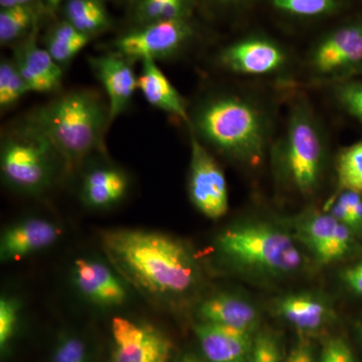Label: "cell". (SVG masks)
Returning <instances> with one entry per match:
<instances>
[{
	"mask_svg": "<svg viewBox=\"0 0 362 362\" xmlns=\"http://www.w3.org/2000/svg\"><path fill=\"white\" fill-rule=\"evenodd\" d=\"M101 245L124 280L153 299L175 301L201 284L202 271L194 252L173 235L112 228L101 233Z\"/></svg>",
	"mask_w": 362,
	"mask_h": 362,
	"instance_id": "cell-1",
	"label": "cell"
},
{
	"mask_svg": "<svg viewBox=\"0 0 362 362\" xmlns=\"http://www.w3.org/2000/svg\"><path fill=\"white\" fill-rule=\"evenodd\" d=\"M187 126L207 148L250 168L261 164L276 137L271 105L240 90L204 98L189 111Z\"/></svg>",
	"mask_w": 362,
	"mask_h": 362,
	"instance_id": "cell-2",
	"label": "cell"
},
{
	"mask_svg": "<svg viewBox=\"0 0 362 362\" xmlns=\"http://www.w3.org/2000/svg\"><path fill=\"white\" fill-rule=\"evenodd\" d=\"M285 127L271 146L277 177L303 197L315 195L322 183L329 143L322 121L304 94L294 95Z\"/></svg>",
	"mask_w": 362,
	"mask_h": 362,
	"instance_id": "cell-3",
	"label": "cell"
},
{
	"mask_svg": "<svg viewBox=\"0 0 362 362\" xmlns=\"http://www.w3.org/2000/svg\"><path fill=\"white\" fill-rule=\"evenodd\" d=\"M28 118L47 135L68 170L94 152H103L109 108L94 90H70L35 109Z\"/></svg>",
	"mask_w": 362,
	"mask_h": 362,
	"instance_id": "cell-4",
	"label": "cell"
},
{
	"mask_svg": "<svg viewBox=\"0 0 362 362\" xmlns=\"http://www.w3.org/2000/svg\"><path fill=\"white\" fill-rule=\"evenodd\" d=\"M221 258L240 271L269 278H286L303 270L306 259L291 232L265 221H245L218 235Z\"/></svg>",
	"mask_w": 362,
	"mask_h": 362,
	"instance_id": "cell-5",
	"label": "cell"
},
{
	"mask_svg": "<svg viewBox=\"0 0 362 362\" xmlns=\"http://www.w3.org/2000/svg\"><path fill=\"white\" fill-rule=\"evenodd\" d=\"M59 164L64 162L54 145L28 117L2 133L0 173L4 185L14 192H44L52 185Z\"/></svg>",
	"mask_w": 362,
	"mask_h": 362,
	"instance_id": "cell-6",
	"label": "cell"
},
{
	"mask_svg": "<svg viewBox=\"0 0 362 362\" xmlns=\"http://www.w3.org/2000/svg\"><path fill=\"white\" fill-rule=\"evenodd\" d=\"M309 85L330 88L362 77V13L321 35L302 63Z\"/></svg>",
	"mask_w": 362,
	"mask_h": 362,
	"instance_id": "cell-7",
	"label": "cell"
},
{
	"mask_svg": "<svg viewBox=\"0 0 362 362\" xmlns=\"http://www.w3.org/2000/svg\"><path fill=\"white\" fill-rule=\"evenodd\" d=\"M216 59L218 66L232 75L270 80L286 87L294 82V57L268 35L255 33L240 37L221 49Z\"/></svg>",
	"mask_w": 362,
	"mask_h": 362,
	"instance_id": "cell-8",
	"label": "cell"
},
{
	"mask_svg": "<svg viewBox=\"0 0 362 362\" xmlns=\"http://www.w3.org/2000/svg\"><path fill=\"white\" fill-rule=\"evenodd\" d=\"M292 233L317 263H338L361 252V239L326 211L307 209L291 221Z\"/></svg>",
	"mask_w": 362,
	"mask_h": 362,
	"instance_id": "cell-9",
	"label": "cell"
},
{
	"mask_svg": "<svg viewBox=\"0 0 362 362\" xmlns=\"http://www.w3.org/2000/svg\"><path fill=\"white\" fill-rule=\"evenodd\" d=\"M195 35L197 28L192 18L154 21L133 26L117 37L113 42V52L133 64L146 59H173L189 47Z\"/></svg>",
	"mask_w": 362,
	"mask_h": 362,
	"instance_id": "cell-10",
	"label": "cell"
},
{
	"mask_svg": "<svg viewBox=\"0 0 362 362\" xmlns=\"http://www.w3.org/2000/svg\"><path fill=\"white\" fill-rule=\"evenodd\" d=\"M190 136L188 195L199 213L209 220H220L228 211V190L225 173L209 148Z\"/></svg>",
	"mask_w": 362,
	"mask_h": 362,
	"instance_id": "cell-11",
	"label": "cell"
},
{
	"mask_svg": "<svg viewBox=\"0 0 362 362\" xmlns=\"http://www.w3.org/2000/svg\"><path fill=\"white\" fill-rule=\"evenodd\" d=\"M111 362H171L170 338L152 324L115 317L111 323Z\"/></svg>",
	"mask_w": 362,
	"mask_h": 362,
	"instance_id": "cell-12",
	"label": "cell"
},
{
	"mask_svg": "<svg viewBox=\"0 0 362 362\" xmlns=\"http://www.w3.org/2000/svg\"><path fill=\"white\" fill-rule=\"evenodd\" d=\"M71 272L78 292L90 304L110 309L127 301L126 281L115 268L98 259L82 258L76 259Z\"/></svg>",
	"mask_w": 362,
	"mask_h": 362,
	"instance_id": "cell-13",
	"label": "cell"
},
{
	"mask_svg": "<svg viewBox=\"0 0 362 362\" xmlns=\"http://www.w3.org/2000/svg\"><path fill=\"white\" fill-rule=\"evenodd\" d=\"M88 63L106 92L109 100V120L113 122L129 108L138 89V77L133 63L115 52L89 57Z\"/></svg>",
	"mask_w": 362,
	"mask_h": 362,
	"instance_id": "cell-14",
	"label": "cell"
},
{
	"mask_svg": "<svg viewBox=\"0 0 362 362\" xmlns=\"http://www.w3.org/2000/svg\"><path fill=\"white\" fill-rule=\"evenodd\" d=\"M40 28L14 45L13 59L30 92L58 93L63 84L64 69L44 47L37 44Z\"/></svg>",
	"mask_w": 362,
	"mask_h": 362,
	"instance_id": "cell-15",
	"label": "cell"
},
{
	"mask_svg": "<svg viewBox=\"0 0 362 362\" xmlns=\"http://www.w3.org/2000/svg\"><path fill=\"white\" fill-rule=\"evenodd\" d=\"M62 230L45 218H32L18 221L6 228L0 240V259L4 263L21 261L52 246Z\"/></svg>",
	"mask_w": 362,
	"mask_h": 362,
	"instance_id": "cell-16",
	"label": "cell"
},
{
	"mask_svg": "<svg viewBox=\"0 0 362 362\" xmlns=\"http://www.w3.org/2000/svg\"><path fill=\"white\" fill-rule=\"evenodd\" d=\"M199 322L214 324L230 329L256 333L259 312L252 302L235 293L221 292L202 300L197 306Z\"/></svg>",
	"mask_w": 362,
	"mask_h": 362,
	"instance_id": "cell-17",
	"label": "cell"
},
{
	"mask_svg": "<svg viewBox=\"0 0 362 362\" xmlns=\"http://www.w3.org/2000/svg\"><path fill=\"white\" fill-rule=\"evenodd\" d=\"M273 308L282 320L303 334L322 330L335 316L330 302L312 292L292 293L278 298Z\"/></svg>",
	"mask_w": 362,
	"mask_h": 362,
	"instance_id": "cell-18",
	"label": "cell"
},
{
	"mask_svg": "<svg viewBox=\"0 0 362 362\" xmlns=\"http://www.w3.org/2000/svg\"><path fill=\"white\" fill-rule=\"evenodd\" d=\"M204 362H247L256 333L199 322L194 327Z\"/></svg>",
	"mask_w": 362,
	"mask_h": 362,
	"instance_id": "cell-19",
	"label": "cell"
},
{
	"mask_svg": "<svg viewBox=\"0 0 362 362\" xmlns=\"http://www.w3.org/2000/svg\"><path fill=\"white\" fill-rule=\"evenodd\" d=\"M141 74L138 76V89L141 90L145 100L154 108L165 112L169 115L189 121V109L185 98L181 96L175 86L151 59L141 62Z\"/></svg>",
	"mask_w": 362,
	"mask_h": 362,
	"instance_id": "cell-20",
	"label": "cell"
},
{
	"mask_svg": "<svg viewBox=\"0 0 362 362\" xmlns=\"http://www.w3.org/2000/svg\"><path fill=\"white\" fill-rule=\"evenodd\" d=\"M129 188V178L122 169L98 165L83 177L81 197L88 206L108 209L122 201Z\"/></svg>",
	"mask_w": 362,
	"mask_h": 362,
	"instance_id": "cell-21",
	"label": "cell"
},
{
	"mask_svg": "<svg viewBox=\"0 0 362 362\" xmlns=\"http://www.w3.org/2000/svg\"><path fill=\"white\" fill-rule=\"evenodd\" d=\"M62 13L64 20L93 37L110 30L113 25L105 0H65Z\"/></svg>",
	"mask_w": 362,
	"mask_h": 362,
	"instance_id": "cell-22",
	"label": "cell"
},
{
	"mask_svg": "<svg viewBox=\"0 0 362 362\" xmlns=\"http://www.w3.org/2000/svg\"><path fill=\"white\" fill-rule=\"evenodd\" d=\"M130 18L133 26L154 21L192 20L197 0H131Z\"/></svg>",
	"mask_w": 362,
	"mask_h": 362,
	"instance_id": "cell-23",
	"label": "cell"
},
{
	"mask_svg": "<svg viewBox=\"0 0 362 362\" xmlns=\"http://www.w3.org/2000/svg\"><path fill=\"white\" fill-rule=\"evenodd\" d=\"M49 13L44 4L21 6L0 9V45H18L35 28H40V18Z\"/></svg>",
	"mask_w": 362,
	"mask_h": 362,
	"instance_id": "cell-24",
	"label": "cell"
},
{
	"mask_svg": "<svg viewBox=\"0 0 362 362\" xmlns=\"http://www.w3.org/2000/svg\"><path fill=\"white\" fill-rule=\"evenodd\" d=\"M95 37L80 32L66 20L57 21L44 37V47L62 68L70 65L73 59Z\"/></svg>",
	"mask_w": 362,
	"mask_h": 362,
	"instance_id": "cell-25",
	"label": "cell"
},
{
	"mask_svg": "<svg viewBox=\"0 0 362 362\" xmlns=\"http://www.w3.org/2000/svg\"><path fill=\"white\" fill-rule=\"evenodd\" d=\"M274 11L292 20L313 21L339 16L354 0H268Z\"/></svg>",
	"mask_w": 362,
	"mask_h": 362,
	"instance_id": "cell-26",
	"label": "cell"
},
{
	"mask_svg": "<svg viewBox=\"0 0 362 362\" xmlns=\"http://www.w3.org/2000/svg\"><path fill=\"white\" fill-rule=\"evenodd\" d=\"M337 190L362 194V139L340 149L335 159Z\"/></svg>",
	"mask_w": 362,
	"mask_h": 362,
	"instance_id": "cell-27",
	"label": "cell"
},
{
	"mask_svg": "<svg viewBox=\"0 0 362 362\" xmlns=\"http://www.w3.org/2000/svg\"><path fill=\"white\" fill-rule=\"evenodd\" d=\"M324 211L351 228L362 240V194L335 190Z\"/></svg>",
	"mask_w": 362,
	"mask_h": 362,
	"instance_id": "cell-28",
	"label": "cell"
},
{
	"mask_svg": "<svg viewBox=\"0 0 362 362\" xmlns=\"http://www.w3.org/2000/svg\"><path fill=\"white\" fill-rule=\"evenodd\" d=\"M30 93L13 58L0 62V110L6 112L16 106Z\"/></svg>",
	"mask_w": 362,
	"mask_h": 362,
	"instance_id": "cell-29",
	"label": "cell"
},
{
	"mask_svg": "<svg viewBox=\"0 0 362 362\" xmlns=\"http://www.w3.org/2000/svg\"><path fill=\"white\" fill-rule=\"evenodd\" d=\"M338 108L362 126V80L346 81L329 88Z\"/></svg>",
	"mask_w": 362,
	"mask_h": 362,
	"instance_id": "cell-30",
	"label": "cell"
},
{
	"mask_svg": "<svg viewBox=\"0 0 362 362\" xmlns=\"http://www.w3.org/2000/svg\"><path fill=\"white\" fill-rule=\"evenodd\" d=\"M247 362H285L280 339L274 331H257Z\"/></svg>",
	"mask_w": 362,
	"mask_h": 362,
	"instance_id": "cell-31",
	"label": "cell"
},
{
	"mask_svg": "<svg viewBox=\"0 0 362 362\" xmlns=\"http://www.w3.org/2000/svg\"><path fill=\"white\" fill-rule=\"evenodd\" d=\"M21 305L13 297L2 296L0 299V349L6 351L18 330L20 322Z\"/></svg>",
	"mask_w": 362,
	"mask_h": 362,
	"instance_id": "cell-32",
	"label": "cell"
},
{
	"mask_svg": "<svg viewBox=\"0 0 362 362\" xmlns=\"http://www.w3.org/2000/svg\"><path fill=\"white\" fill-rule=\"evenodd\" d=\"M52 362H90L85 342L74 335L62 337L54 347Z\"/></svg>",
	"mask_w": 362,
	"mask_h": 362,
	"instance_id": "cell-33",
	"label": "cell"
},
{
	"mask_svg": "<svg viewBox=\"0 0 362 362\" xmlns=\"http://www.w3.org/2000/svg\"><path fill=\"white\" fill-rule=\"evenodd\" d=\"M318 362H356L349 343L341 337L328 338L321 349Z\"/></svg>",
	"mask_w": 362,
	"mask_h": 362,
	"instance_id": "cell-34",
	"label": "cell"
},
{
	"mask_svg": "<svg viewBox=\"0 0 362 362\" xmlns=\"http://www.w3.org/2000/svg\"><path fill=\"white\" fill-rule=\"evenodd\" d=\"M339 277L345 290L362 299V257L345 267Z\"/></svg>",
	"mask_w": 362,
	"mask_h": 362,
	"instance_id": "cell-35",
	"label": "cell"
},
{
	"mask_svg": "<svg viewBox=\"0 0 362 362\" xmlns=\"http://www.w3.org/2000/svg\"><path fill=\"white\" fill-rule=\"evenodd\" d=\"M285 362H317L315 351L309 340L301 338L290 351Z\"/></svg>",
	"mask_w": 362,
	"mask_h": 362,
	"instance_id": "cell-36",
	"label": "cell"
},
{
	"mask_svg": "<svg viewBox=\"0 0 362 362\" xmlns=\"http://www.w3.org/2000/svg\"><path fill=\"white\" fill-rule=\"evenodd\" d=\"M216 8L221 11H239L252 4L255 0H206Z\"/></svg>",
	"mask_w": 362,
	"mask_h": 362,
	"instance_id": "cell-37",
	"label": "cell"
},
{
	"mask_svg": "<svg viewBox=\"0 0 362 362\" xmlns=\"http://www.w3.org/2000/svg\"><path fill=\"white\" fill-rule=\"evenodd\" d=\"M42 4V0H0V9L21 6Z\"/></svg>",
	"mask_w": 362,
	"mask_h": 362,
	"instance_id": "cell-38",
	"label": "cell"
},
{
	"mask_svg": "<svg viewBox=\"0 0 362 362\" xmlns=\"http://www.w3.org/2000/svg\"><path fill=\"white\" fill-rule=\"evenodd\" d=\"M65 0H42V4L47 7V11L49 13H54V11H58L62 4H64Z\"/></svg>",
	"mask_w": 362,
	"mask_h": 362,
	"instance_id": "cell-39",
	"label": "cell"
},
{
	"mask_svg": "<svg viewBox=\"0 0 362 362\" xmlns=\"http://www.w3.org/2000/svg\"><path fill=\"white\" fill-rule=\"evenodd\" d=\"M175 362H204V359L199 358V356H195L192 352H187V354H183L180 356Z\"/></svg>",
	"mask_w": 362,
	"mask_h": 362,
	"instance_id": "cell-40",
	"label": "cell"
},
{
	"mask_svg": "<svg viewBox=\"0 0 362 362\" xmlns=\"http://www.w3.org/2000/svg\"><path fill=\"white\" fill-rule=\"evenodd\" d=\"M117 1H119V2H128V4H129L131 0H117Z\"/></svg>",
	"mask_w": 362,
	"mask_h": 362,
	"instance_id": "cell-41",
	"label": "cell"
},
{
	"mask_svg": "<svg viewBox=\"0 0 362 362\" xmlns=\"http://www.w3.org/2000/svg\"><path fill=\"white\" fill-rule=\"evenodd\" d=\"M361 334H362V324H361Z\"/></svg>",
	"mask_w": 362,
	"mask_h": 362,
	"instance_id": "cell-42",
	"label": "cell"
},
{
	"mask_svg": "<svg viewBox=\"0 0 362 362\" xmlns=\"http://www.w3.org/2000/svg\"><path fill=\"white\" fill-rule=\"evenodd\" d=\"M359 2H361V4H362V0H358Z\"/></svg>",
	"mask_w": 362,
	"mask_h": 362,
	"instance_id": "cell-43",
	"label": "cell"
}]
</instances>
